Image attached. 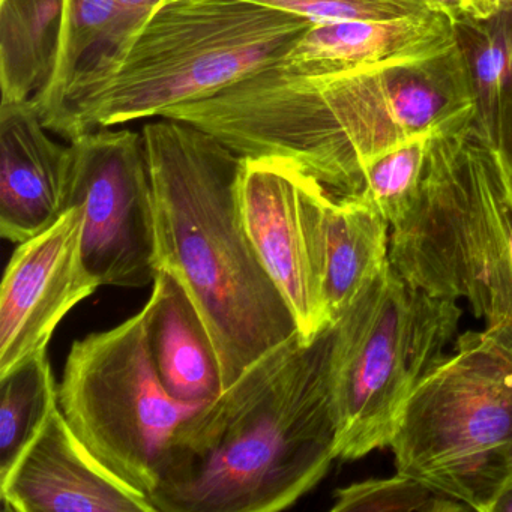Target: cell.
<instances>
[{"mask_svg": "<svg viewBox=\"0 0 512 512\" xmlns=\"http://www.w3.org/2000/svg\"><path fill=\"white\" fill-rule=\"evenodd\" d=\"M163 118L206 131L241 158L287 161L331 196L349 197L371 161L472 119L473 94L455 44L346 73H308L278 59Z\"/></svg>", "mask_w": 512, "mask_h": 512, "instance_id": "obj_1", "label": "cell"}, {"mask_svg": "<svg viewBox=\"0 0 512 512\" xmlns=\"http://www.w3.org/2000/svg\"><path fill=\"white\" fill-rule=\"evenodd\" d=\"M331 326L296 334L185 419L151 499L157 512H277L310 493L337 458Z\"/></svg>", "mask_w": 512, "mask_h": 512, "instance_id": "obj_2", "label": "cell"}, {"mask_svg": "<svg viewBox=\"0 0 512 512\" xmlns=\"http://www.w3.org/2000/svg\"><path fill=\"white\" fill-rule=\"evenodd\" d=\"M158 271L187 290L211 335L223 391L298 334L242 224L244 158L206 131L163 118L142 130Z\"/></svg>", "mask_w": 512, "mask_h": 512, "instance_id": "obj_3", "label": "cell"}, {"mask_svg": "<svg viewBox=\"0 0 512 512\" xmlns=\"http://www.w3.org/2000/svg\"><path fill=\"white\" fill-rule=\"evenodd\" d=\"M311 25L245 0H163L124 46L76 74L47 128L73 142L163 118L274 64Z\"/></svg>", "mask_w": 512, "mask_h": 512, "instance_id": "obj_4", "label": "cell"}, {"mask_svg": "<svg viewBox=\"0 0 512 512\" xmlns=\"http://www.w3.org/2000/svg\"><path fill=\"white\" fill-rule=\"evenodd\" d=\"M472 122L431 136L418 197L391 227L389 262L416 289L467 301L512 350V179Z\"/></svg>", "mask_w": 512, "mask_h": 512, "instance_id": "obj_5", "label": "cell"}, {"mask_svg": "<svg viewBox=\"0 0 512 512\" xmlns=\"http://www.w3.org/2000/svg\"><path fill=\"white\" fill-rule=\"evenodd\" d=\"M463 311L407 283L391 262L331 325L335 452L359 460L388 448L407 401L445 358Z\"/></svg>", "mask_w": 512, "mask_h": 512, "instance_id": "obj_6", "label": "cell"}, {"mask_svg": "<svg viewBox=\"0 0 512 512\" xmlns=\"http://www.w3.org/2000/svg\"><path fill=\"white\" fill-rule=\"evenodd\" d=\"M388 448L397 473L493 512L512 485V350L485 329L458 335L407 401Z\"/></svg>", "mask_w": 512, "mask_h": 512, "instance_id": "obj_7", "label": "cell"}, {"mask_svg": "<svg viewBox=\"0 0 512 512\" xmlns=\"http://www.w3.org/2000/svg\"><path fill=\"white\" fill-rule=\"evenodd\" d=\"M58 397L80 442L148 497L179 425L202 407L164 389L149 350L145 307L115 328L74 341Z\"/></svg>", "mask_w": 512, "mask_h": 512, "instance_id": "obj_8", "label": "cell"}, {"mask_svg": "<svg viewBox=\"0 0 512 512\" xmlns=\"http://www.w3.org/2000/svg\"><path fill=\"white\" fill-rule=\"evenodd\" d=\"M71 206L82 215V259L100 286L140 287L158 274L157 230L142 133L112 128L70 142Z\"/></svg>", "mask_w": 512, "mask_h": 512, "instance_id": "obj_9", "label": "cell"}, {"mask_svg": "<svg viewBox=\"0 0 512 512\" xmlns=\"http://www.w3.org/2000/svg\"><path fill=\"white\" fill-rule=\"evenodd\" d=\"M238 194L242 224L263 268L286 299L302 340L313 341L331 326L325 299L331 194L275 158H244Z\"/></svg>", "mask_w": 512, "mask_h": 512, "instance_id": "obj_10", "label": "cell"}, {"mask_svg": "<svg viewBox=\"0 0 512 512\" xmlns=\"http://www.w3.org/2000/svg\"><path fill=\"white\" fill-rule=\"evenodd\" d=\"M100 283L82 259V215L58 223L14 251L0 289V377L47 352L59 323Z\"/></svg>", "mask_w": 512, "mask_h": 512, "instance_id": "obj_11", "label": "cell"}, {"mask_svg": "<svg viewBox=\"0 0 512 512\" xmlns=\"http://www.w3.org/2000/svg\"><path fill=\"white\" fill-rule=\"evenodd\" d=\"M0 497L16 512H157L80 442L59 406L0 476Z\"/></svg>", "mask_w": 512, "mask_h": 512, "instance_id": "obj_12", "label": "cell"}, {"mask_svg": "<svg viewBox=\"0 0 512 512\" xmlns=\"http://www.w3.org/2000/svg\"><path fill=\"white\" fill-rule=\"evenodd\" d=\"M34 100L0 104V235L22 244L71 208L74 149L56 142Z\"/></svg>", "mask_w": 512, "mask_h": 512, "instance_id": "obj_13", "label": "cell"}, {"mask_svg": "<svg viewBox=\"0 0 512 512\" xmlns=\"http://www.w3.org/2000/svg\"><path fill=\"white\" fill-rule=\"evenodd\" d=\"M455 44L452 20L427 11L398 19L311 25L281 59L308 73H346L427 58Z\"/></svg>", "mask_w": 512, "mask_h": 512, "instance_id": "obj_14", "label": "cell"}, {"mask_svg": "<svg viewBox=\"0 0 512 512\" xmlns=\"http://www.w3.org/2000/svg\"><path fill=\"white\" fill-rule=\"evenodd\" d=\"M145 310L149 350L167 394L190 406L220 397L223 379L214 343L182 284L158 271Z\"/></svg>", "mask_w": 512, "mask_h": 512, "instance_id": "obj_15", "label": "cell"}, {"mask_svg": "<svg viewBox=\"0 0 512 512\" xmlns=\"http://www.w3.org/2000/svg\"><path fill=\"white\" fill-rule=\"evenodd\" d=\"M391 224L356 196L329 197L325 299L331 325L389 262Z\"/></svg>", "mask_w": 512, "mask_h": 512, "instance_id": "obj_16", "label": "cell"}, {"mask_svg": "<svg viewBox=\"0 0 512 512\" xmlns=\"http://www.w3.org/2000/svg\"><path fill=\"white\" fill-rule=\"evenodd\" d=\"M67 0H0L2 104L34 100L52 79Z\"/></svg>", "mask_w": 512, "mask_h": 512, "instance_id": "obj_17", "label": "cell"}, {"mask_svg": "<svg viewBox=\"0 0 512 512\" xmlns=\"http://www.w3.org/2000/svg\"><path fill=\"white\" fill-rule=\"evenodd\" d=\"M454 28L472 86L473 133L493 148L512 92V4L506 2L490 19L463 17Z\"/></svg>", "mask_w": 512, "mask_h": 512, "instance_id": "obj_18", "label": "cell"}, {"mask_svg": "<svg viewBox=\"0 0 512 512\" xmlns=\"http://www.w3.org/2000/svg\"><path fill=\"white\" fill-rule=\"evenodd\" d=\"M0 389V476H4L59 406L49 353H40L0 377Z\"/></svg>", "mask_w": 512, "mask_h": 512, "instance_id": "obj_19", "label": "cell"}, {"mask_svg": "<svg viewBox=\"0 0 512 512\" xmlns=\"http://www.w3.org/2000/svg\"><path fill=\"white\" fill-rule=\"evenodd\" d=\"M115 19L116 0H67L55 71L49 85L34 98L46 127L61 110L76 74L106 46Z\"/></svg>", "mask_w": 512, "mask_h": 512, "instance_id": "obj_20", "label": "cell"}, {"mask_svg": "<svg viewBox=\"0 0 512 512\" xmlns=\"http://www.w3.org/2000/svg\"><path fill=\"white\" fill-rule=\"evenodd\" d=\"M433 136V134H431ZM431 136H422L386 152L365 167L355 194L392 226L403 220L418 197Z\"/></svg>", "mask_w": 512, "mask_h": 512, "instance_id": "obj_21", "label": "cell"}, {"mask_svg": "<svg viewBox=\"0 0 512 512\" xmlns=\"http://www.w3.org/2000/svg\"><path fill=\"white\" fill-rule=\"evenodd\" d=\"M332 512H461L469 506L412 476L371 478L338 488Z\"/></svg>", "mask_w": 512, "mask_h": 512, "instance_id": "obj_22", "label": "cell"}, {"mask_svg": "<svg viewBox=\"0 0 512 512\" xmlns=\"http://www.w3.org/2000/svg\"><path fill=\"white\" fill-rule=\"evenodd\" d=\"M307 19L313 25L344 20H389L433 11L428 0H245Z\"/></svg>", "mask_w": 512, "mask_h": 512, "instance_id": "obj_23", "label": "cell"}, {"mask_svg": "<svg viewBox=\"0 0 512 512\" xmlns=\"http://www.w3.org/2000/svg\"><path fill=\"white\" fill-rule=\"evenodd\" d=\"M161 2L163 0H116L115 26L106 46L95 58L124 46L145 25L146 20L160 7Z\"/></svg>", "mask_w": 512, "mask_h": 512, "instance_id": "obj_24", "label": "cell"}, {"mask_svg": "<svg viewBox=\"0 0 512 512\" xmlns=\"http://www.w3.org/2000/svg\"><path fill=\"white\" fill-rule=\"evenodd\" d=\"M499 152L506 170L512 179V92L508 100L503 104L500 113L499 128H497L496 145L493 146Z\"/></svg>", "mask_w": 512, "mask_h": 512, "instance_id": "obj_25", "label": "cell"}, {"mask_svg": "<svg viewBox=\"0 0 512 512\" xmlns=\"http://www.w3.org/2000/svg\"><path fill=\"white\" fill-rule=\"evenodd\" d=\"M505 4V0H466L464 17L479 20L490 19L494 14L499 13L500 8Z\"/></svg>", "mask_w": 512, "mask_h": 512, "instance_id": "obj_26", "label": "cell"}, {"mask_svg": "<svg viewBox=\"0 0 512 512\" xmlns=\"http://www.w3.org/2000/svg\"><path fill=\"white\" fill-rule=\"evenodd\" d=\"M428 4H430L431 10L448 16L452 23L460 22L464 17L466 0H428Z\"/></svg>", "mask_w": 512, "mask_h": 512, "instance_id": "obj_27", "label": "cell"}, {"mask_svg": "<svg viewBox=\"0 0 512 512\" xmlns=\"http://www.w3.org/2000/svg\"><path fill=\"white\" fill-rule=\"evenodd\" d=\"M493 512H512V485H509L494 505Z\"/></svg>", "mask_w": 512, "mask_h": 512, "instance_id": "obj_28", "label": "cell"}, {"mask_svg": "<svg viewBox=\"0 0 512 512\" xmlns=\"http://www.w3.org/2000/svg\"><path fill=\"white\" fill-rule=\"evenodd\" d=\"M505 2H508V4H512V0H505Z\"/></svg>", "mask_w": 512, "mask_h": 512, "instance_id": "obj_29", "label": "cell"}]
</instances>
